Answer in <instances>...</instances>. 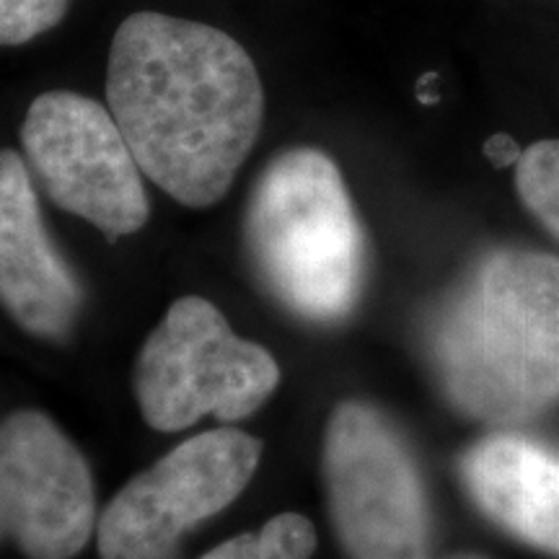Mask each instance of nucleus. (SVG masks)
Segmentation results:
<instances>
[{"mask_svg": "<svg viewBox=\"0 0 559 559\" xmlns=\"http://www.w3.org/2000/svg\"><path fill=\"white\" fill-rule=\"evenodd\" d=\"M107 104L145 177L187 207L226 198L264 120L260 73L239 41L148 11L115 34Z\"/></svg>", "mask_w": 559, "mask_h": 559, "instance_id": "nucleus-1", "label": "nucleus"}, {"mask_svg": "<svg viewBox=\"0 0 559 559\" xmlns=\"http://www.w3.org/2000/svg\"><path fill=\"white\" fill-rule=\"evenodd\" d=\"M430 362L464 415L515 423L559 400V260L500 247L430 321Z\"/></svg>", "mask_w": 559, "mask_h": 559, "instance_id": "nucleus-2", "label": "nucleus"}, {"mask_svg": "<svg viewBox=\"0 0 559 559\" xmlns=\"http://www.w3.org/2000/svg\"><path fill=\"white\" fill-rule=\"evenodd\" d=\"M243 239L264 288L296 317L332 324L358 304L366 241L326 153L293 148L270 160L249 198Z\"/></svg>", "mask_w": 559, "mask_h": 559, "instance_id": "nucleus-3", "label": "nucleus"}, {"mask_svg": "<svg viewBox=\"0 0 559 559\" xmlns=\"http://www.w3.org/2000/svg\"><path fill=\"white\" fill-rule=\"evenodd\" d=\"M280 386L267 347L230 330L207 298L174 300L140 347L135 400L153 430L179 432L202 417L236 423L254 415Z\"/></svg>", "mask_w": 559, "mask_h": 559, "instance_id": "nucleus-4", "label": "nucleus"}, {"mask_svg": "<svg viewBox=\"0 0 559 559\" xmlns=\"http://www.w3.org/2000/svg\"><path fill=\"white\" fill-rule=\"evenodd\" d=\"M321 466L332 526L347 559H430L423 474L381 409L337 404L326 423Z\"/></svg>", "mask_w": 559, "mask_h": 559, "instance_id": "nucleus-5", "label": "nucleus"}, {"mask_svg": "<svg viewBox=\"0 0 559 559\" xmlns=\"http://www.w3.org/2000/svg\"><path fill=\"white\" fill-rule=\"evenodd\" d=\"M21 145L47 198L109 241L145 226V174L109 107L73 91L41 94L21 124Z\"/></svg>", "mask_w": 559, "mask_h": 559, "instance_id": "nucleus-6", "label": "nucleus"}, {"mask_svg": "<svg viewBox=\"0 0 559 559\" xmlns=\"http://www.w3.org/2000/svg\"><path fill=\"white\" fill-rule=\"evenodd\" d=\"M262 443L236 428L207 430L132 477L96 523L102 559H174L179 542L249 487Z\"/></svg>", "mask_w": 559, "mask_h": 559, "instance_id": "nucleus-7", "label": "nucleus"}, {"mask_svg": "<svg viewBox=\"0 0 559 559\" xmlns=\"http://www.w3.org/2000/svg\"><path fill=\"white\" fill-rule=\"evenodd\" d=\"M88 461L45 412L0 423V544L26 559H73L96 531Z\"/></svg>", "mask_w": 559, "mask_h": 559, "instance_id": "nucleus-8", "label": "nucleus"}, {"mask_svg": "<svg viewBox=\"0 0 559 559\" xmlns=\"http://www.w3.org/2000/svg\"><path fill=\"white\" fill-rule=\"evenodd\" d=\"M0 306L41 340L68 337L83 306L79 277L47 234L26 158L9 148L0 151Z\"/></svg>", "mask_w": 559, "mask_h": 559, "instance_id": "nucleus-9", "label": "nucleus"}, {"mask_svg": "<svg viewBox=\"0 0 559 559\" xmlns=\"http://www.w3.org/2000/svg\"><path fill=\"white\" fill-rule=\"evenodd\" d=\"M461 479L498 526L559 555V453L521 436H489L464 453Z\"/></svg>", "mask_w": 559, "mask_h": 559, "instance_id": "nucleus-10", "label": "nucleus"}, {"mask_svg": "<svg viewBox=\"0 0 559 559\" xmlns=\"http://www.w3.org/2000/svg\"><path fill=\"white\" fill-rule=\"evenodd\" d=\"M317 528L300 513H280L262 528L218 544L200 559H311Z\"/></svg>", "mask_w": 559, "mask_h": 559, "instance_id": "nucleus-11", "label": "nucleus"}, {"mask_svg": "<svg viewBox=\"0 0 559 559\" xmlns=\"http://www.w3.org/2000/svg\"><path fill=\"white\" fill-rule=\"evenodd\" d=\"M515 187L526 207L559 241V140H542L521 153Z\"/></svg>", "mask_w": 559, "mask_h": 559, "instance_id": "nucleus-12", "label": "nucleus"}, {"mask_svg": "<svg viewBox=\"0 0 559 559\" xmlns=\"http://www.w3.org/2000/svg\"><path fill=\"white\" fill-rule=\"evenodd\" d=\"M70 0H0V47L26 45L55 29Z\"/></svg>", "mask_w": 559, "mask_h": 559, "instance_id": "nucleus-13", "label": "nucleus"}, {"mask_svg": "<svg viewBox=\"0 0 559 559\" xmlns=\"http://www.w3.org/2000/svg\"><path fill=\"white\" fill-rule=\"evenodd\" d=\"M487 153L498 160V164H508L510 158H515V145L510 143L508 138H495L487 143Z\"/></svg>", "mask_w": 559, "mask_h": 559, "instance_id": "nucleus-14", "label": "nucleus"}, {"mask_svg": "<svg viewBox=\"0 0 559 559\" xmlns=\"http://www.w3.org/2000/svg\"><path fill=\"white\" fill-rule=\"evenodd\" d=\"M432 81H436V75H428V79H423V83H419V88L432 86ZM419 96H423V102H436V94H425V91H419Z\"/></svg>", "mask_w": 559, "mask_h": 559, "instance_id": "nucleus-15", "label": "nucleus"}, {"mask_svg": "<svg viewBox=\"0 0 559 559\" xmlns=\"http://www.w3.org/2000/svg\"><path fill=\"white\" fill-rule=\"evenodd\" d=\"M451 559H487V557H481V555H469V551H464V555H456V557H451Z\"/></svg>", "mask_w": 559, "mask_h": 559, "instance_id": "nucleus-16", "label": "nucleus"}]
</instances>
